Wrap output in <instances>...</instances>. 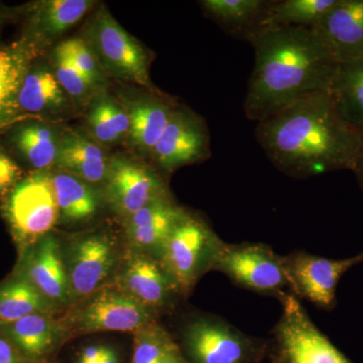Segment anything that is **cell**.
<instances>
[{"instance_id":"1","label":"cell","mask_w":363,"mask_h":363,"mask_svg":"<svg viewBox=\"0 0 363 363\" xmlns=\"http://www.w3.org/2000/svg\"><path fill=\"white\" fill-rule=\"evenodd\" d=\"M257 143L277 169L309 178L357 164L362 133L339 113L328 91H316L257 123Z\"/></svg>"},{"instance_id":"2","label":"cell","mask_w":363,"mask_h":363,"mask_svg":"<svg viewBox=\"0 0 363 363\" xmlns=\"http://www.w3.org/2000/svg\"><path fill=\"white\" fill-rule=\"evenodd\" d=\"M255 67L243 111L250 121H264L298 98L328 91L337 63L311 28L271 26L250 40Z\"/></svg>"},{"instance_id":"3","label":"cell","mask_w":363,"mask_h":363,"mask_svg":"<svg viewBox=\"0 0 363 363\" xmlns=\"http://www.w3.org/2000/svg\"><path fill=\"white\" fill-rule=\"evenodd\" d=\"M107 78L159 92L150 77L147 50L117 23L104 6L91 16L82 38Z\"/></svg>"},{"instance_id":"4","label":"cell","mask_w":363,"mask_h":363,"mask_svg":"<svg viewBox=\"0 0 363 363\" xmlns=\"http://www.w3.org/2000/svg\"><path fill=\"white\" fill-rule=\"evenodd\" d=\"M14 240L25 253L50 233L60 219L52 173L35 171L21 179L2 206Z\"/></svg>"},{"instance_id":"5","label":"cell","mask_w":363,"mask_h":363,"mask_svg":"<svg viewBox=\"0 0 363 363\" xmlns=\"http://www.w3.org/2000/svg\"><path fill=\"white\" fill-rule=\"evenodd\" d=\"M223 242L202 219L188 213L174 229L159 262L180 293L186 294L205 272L213 271Z\"/></svg>"},{"instance_id":"6","label":"cell","mask_w":363,"mask_h":363,"mask_svg":"<svg viewBox=\"0 0 363 363\" xmlns=\"http://www.w3.org/2000/svg\"><path fill=\"white\" fill-rule=\"evenodd\" d=\"M213 271L222 272L235 285L252 292L281 298L291 291L285 257L264 243L223 242Z\"/></svg>"},{"instance_id":"7","label":"cell","mask_w":363,"mask_h":363,"mask_svg":"<svg viewBox=\"0 0 363 363\" xmlns=\"http://www.w3.org/2000/svg\"><path fill=\"white\" fill-rule=\"evenodd\" d=\"M279 300L283 311L274 336L286 363H350L313 323L295 295L288 293Z\"/></svg>"},{"instance_id":"8","label":"cell","mask_w":363,"mask_h":363,"mask_svg":"<svg viewBox=\"0 0 363 363\" xmlns=\"http://www.w3.org/2000/svg\"><path fill=\"white\" fill-rule=\"evenodd\" d=\"M104 195L111 209L124 220L155 200L171 196L154 169L123 155L109 159Z\"/></svg>"},{"instance_id":"9","label":"cell","mask_w":363,"mask_h":363,"mask_svg":"<svg viewBox=\"0 0 363 363\" xmlns=\"http://www.w3.org/2000/svg\"><path fill=\"white\" fill-rule=\"evenodd\" d=\"M183 344L193 363H250L257 344L240 329L216 316H200L189 322Z\"/></svg>"},{"instance_id":"10","label":"cell","mask_w":363,"mask_h":363,"mask_svg":"<svg viewBox=\"0 0 363 363\" xmlns=\"http://www.w3.org/2000/svg\"><path fill=\"white\" fill-rule=\"evenodd\" d=\"M363 262V252L347 259H333L298 252L285 257L291 293L322 309L336 304V289L343 274Z\"/></svg>"},{"instance_id":"11","label":"cell","mask_w":363,"mask_h":363,"mask_svg":"<svg viewBox=\"0 0 363 363\" xmlns=\"http://www.w3.org/2000/svg\"><path fill=\"white\" fill-rule=\"evenodd\" d=\"M210 155V135L204 119L188 107L178 105L150 157L161 171L171 174L182 167L205 161Z\"/></svg>"},{"instance_id":"12","label":"cell","mask_w":363,"mask_h":363,"mask_svg":"<svg viewBox=\"0 0 363 363\" xmlns=\"http://www.w3.org/2000/svg\"><path fill=\"white\" fill-rule=\"evenodd\" d=\"M155 314L121 290H102L79 313V328L85 333L135 332L155 323Z\"/></svg>"},{"instance_id":"13","label":"cell","mask_w":363,"mask_h":363,"mask_svg":"<svg viewBox=\"0 0 363 363\" xmlns=\"http://www.w3.org/2000/svg\"><path fill=\"white\" fill-rule=\"evenodd\" d=\"M66 262L73 298L92 295L108 278L116 262V248L107 234H88L70 248Z\"/></svg>"},{"instance_id":"14","label":"cell","mask_w":363,"mask_h":363,"mask_svg":"<svg viewBox=\"0 0 363 363\" xmlns=\"http://www.w3.org/2000/svg\"><path fill=\"white\" fill-rule=\"evenodd\" d=\"M119 284L121 291L155 313L169 307L181 294L159 260L136 250L126 255Z\"/></svg>"},{"instance_id":"15","label":"cell","mask_w":363,"mask_h":363,"mask_svg":"<svg viewBox=\"0 0 363 363\" xmlns=\"http://www.w3.org/2000/svg\"><path fill=\"white\" fill-rule=\"evenodd\" d=\"M118 100L130 117V145L150 157L179 104L160 91L143 90L136 94L124 92L119 94Z\"/></svg>"},{"instance_id":"16","label":"cell","mask_w":363,"mask_h":363,"mask_svg":"<svg viewBox=\"0 0 363 363\" xmlns=\"http://www.w3.org/2000/svg\"><path fill=\"white\" fill-rule=\"evenodd\" d=\"M313 33L337 64L363 57V0H337Z\"/></svg>"},{"instance_id":"17","label":"cell","mask_w":363,"mask_h":363,"mask_svg":"<svg viewBox=\"0 0 363 363\" xmlns=\"http://www.w3.org/2000/svg\"><path fill=\"white\" fill-rule=\"evenodd\" d=\"M21 276L56 307L69 304L73 298L60 243L52 234L23 253Z\"/></svg>"},{"instance_id":"18","label":"cell","mask_w":363,"mask_h":363,"mask_svg":"<svg viewBox=\"0 0 363 363\" xmlns=\"http://www.w3.org/2000/svg\"><path fill=\"white\" fill-rule=\"evenodd\" d=\"M187 215L171 196L160 198L125 219L128 240L135 250L159 260L174 229Z\"/></svg>"},{"instance_id":"19","label":"cell","mask_w":363,"mask_h":363,"mask_svg":"<svg viewBox=\"0 0 363 363\" xmlns=\"http://www.w3.org/2000/svg\"><path fill=\"white\" fill-rule=\"evenodd\" d=\"M0 332L28 363H47L65 337L64 327L51 313H35L1 325Z\"/></svg>"},{"instance_id":"20","label":"cell","mask_w":363,"mask_h":363,"mask_svg":"<svg viewBox=\"0 0 363 363\" xmlns=\"http://www.w3.org/2000/svg\"><path fill=\"white\" fill-rule=\"evenodd\" d=\"M95 6L92 0H44L30 11L28 35L40 50L82 20Z\"/></svg>"},{"instance_id":"21","label":"cell","mask_w":363,"mask_h":363,"mask_svg":"<svg viewBox=\"0 0 363 363\" xmlns=\"http://www.w3.org/2000/svg\"><path fill=\"white\" fill-rule=\"evenodd\" d=\"M57 168L91 185L104 183L109 159L101 145L79 131L62 133Z\"/></svg>"},{"instance_id":"22","label":"cell","mask_w":363,"mask_h":363,"mask_svg":"<svg viewBox=\"0 0 363 363\" xmlns=\"http://www.w3.org/2000/svg\"><path fill=\"white\" fill-rule=\"evenodd\" d=\"M40 51L26 35L0 49V125L18 111V93Z\"/></svg>"},{"instance_id":"23","label":"cell","mask_w":363,"mask_h":363,"mask_svg":"<svg viewBox=\"0 0 363 363\" xmlns=\"http://www.w3.org/2000/svg\"><path fill=\"white\" fill-rule=\"evenodd\" d=\"M272 1L203 0L205 13L233 38L248 40L262 30Z\"/></svg>"},{"instance_id":"24","label":"cell","mask_w":363,"mask_h":363,"mask_svg":"<svg viewBox=\"0 0 363 363\" xmlns=\"http://www.w3.org/2000/svg\"><path fill=\"white\" fill-rule=\"evenodd\" d=\"M69 100L51 67L33 63L18 93V108L28 113L56 114L67 109Z\"/></svg>"},{"instance_id":"25","label":"cell","mask_w":363,"mask_h":363,"mask_svg":"<svg viewBox=\"0 0 363 363\" xmlns=\"http://www.w3.org/2000/svg\"><path fill=\"white\" fill-rule=\"evenodd\" d=\"M62 133L54 125L40 121H26L13 128L11 140L16 152L35 171L56 166Z\"/></svg>"},{"instance_id":"26","label":"cell","mask_w":363,"mask_h":363,"mask_svg":"<svg viewBox=\"0 0 363 363\" xmlns=\"http://www.w3.org/2000/svg\"><path fill=\"white\" fill-rule=\"evenodd\" d=\"M52 178L62 220L75 223L95 216L100 199L93 185L60 169L52 173Z\"/></svg>"},{"instance_id":"27","label":"cell","mask_w":363,"mask_h":363,"mask_svg":"<svg viewBox=\"0 0 363 363\" xmlns=\"http://www.w3.org/2000/svg\"><path fill=\"white\" fill-rule=\"evenodd\" d=\"M87 125L99 145H111L128 140L130 123L118 99L106 91L98 93L88 104Z\"/></svg>"},{"instance_id":"28","label":"cell","mask_w":363,"mask_h":363,"mask_svg":"<svg viewBox=\"0 0 363 363\" xmlns=\"http://www.w3.org/2000/svg\"><path fill=\"white\" fill-rule=\"evenodd\" d=\"M328 92L347 123L363 126V57L337 64Z\"/></svg>"},{"instance_id":"29","label":"cell","mask_w":363,"mask_h":363,"mask_svg":"<svg viewBox=\"0 0 363 363\" xmlns=\"http://www.w3.org/2000/svg\"><path fill=\"white\" fill-rule=\"evenodd\" d=\"M56 308L23 277L0 285V326L35 313H52Z\"/></svg>"},{"instance_id":"30","label":"cell","mask_w":363,"mask_h":363,"mask_svg":"<svg viewBox=\"0 0 363 363\" xmlns=\"http://www.w3.org/2000/svg\"><path fill=\"white\" fill-rule=\"evenodd\" d=\"M337 0H281L272 1L264 26H303L311 28L335 6Z\"/></svg>"},{"instance_id":"31","label":"cell","mask_w":363,"mask_h":363,"mask_svg":"<svg viewBox=\"0 0 363 363\" xmlns=\"http://www.w3.org/2000/svg\"><path fill=\"white\" fill-rule=\"evenodd\" d=\"M51 69L66 94L81 106L89 104L91 99L99 93L86 80L59 45L52 52Z\"/></svg>"},{"instance_id":"32","label":"cell","mask_w":363,"mask_h":363,"mask_svg":"<svg viewBox=\"0 0 363 363\" xmlns=\"http://www.w3.org/2000/svg\"><path fill=\"white\" fill-rule=\"evenodd\" d=\"M177 350L178 345L168 332L155 322L135 332L131 363H160Z\"/></svg>"},{"instance_id":"33","label":"cell","mask_w":363,"mask_h":363,"mask_svg":"<svg viewBox=\"0 0 363 363\" xmlns=\"http://www.w3.org/2000/svg\"><path fill=\"white\" fill-rule=\"evenodd\" d=\"M59 47L95 89L99 92L105 91L108 78L98 63L96 57L82 38L64 40L59 44Z\"/></svg>"},{"instance_id":"34","label":"cell","mask_w":363,"mask_h":363,"mask_svg":"<svg viewBox=\"0 0 363 363\" xmlns=\"http://www.w3.org/2000/svg\"><path fill=\"white\" fill-rule=\"evenodd\" d=\"M21 171L4 152H0V195L9 193L21 180Z\"/></svg>"},{"instance_id":"35","label":"cell","mask_w":363,"mask_h":363,"mask_svg":"<svg viewBox=\"0 0 363 363\" xmlns=\"http://www.w3.org/2000/svg\"><path fill=\"white\" fill-rule=\"evenodd\" d=\"M0 363H28L16 346L0 332Z\"/></svg>"},{"instance_id":"36","label":"cell","mask_w":363,"mask_h":363,"mask_svg":"<svg viewBox=\"0 0 363 363\" xmlns=\"http://www.w3.org/2000/svg\"><path fill=\"white\" fill-rule=\"evenodd\" d=\"M97 363H121V358L116 350L111 346L104 345L101 357Z\"/></svg>"},{"instance_id":"37","label":"cell","mask_w":363,"mask_h":363,"mask_svg":"<svg viewBox=\"0 0 363 363\" xmlns=\"http://www.w3.org/2000/svg\"><path fill=\"white\" fill-rule=\"evenodd\" d=\"M353 173L357 175V180L359 182V185L362 186L363 190V143L359 156H358L357 164H355V168L353 169Z\"/></svg>"},{"instance_id":"38","label":"cell","mask_w":363,"mask_h":363,"mask_svg":"<svg viewBox=\"0 0 363 363\" xmlns=\"http://www.w3.org/2000/svg\"><path fill=\"white\" fill-rule=\"evenodd\" d=\"M160 363H186L184 358L182 357L180 350L174 351V352L169 353L167 355L164 359Z\"/></svg>"},{"instance_id":"39","label":"cell","mask_w":363,"mask_h":363,"mask_svg":"<svg viewBox=\"0 0 363 363\" xmlns=\"http://www.w3.org/2000/svg\"><path fill=\"white\" fill-rule=\"evenodd\" d=\"M7 11L6 7L0 4V32H1L2 26H4V23H6L7 18Z\"/></svg>"},{"instance_id":"40","label":"cell","mask_w":363,"mask_h":363,"mask_svg":"<svg viewBox=\"0 0 363 363\" xmlns=\"http://www.w3.org/2000/svg\"><path fill=\"white\" fill-rule=\"evenodd\" d=\"M360 133H362V138H363V126L360 128Z\"/></svg>"}]
</instances>
